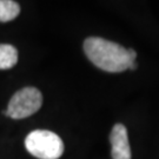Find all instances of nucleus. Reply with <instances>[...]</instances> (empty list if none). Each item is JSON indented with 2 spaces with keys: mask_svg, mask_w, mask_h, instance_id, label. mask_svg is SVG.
Segmentation results:
<instances>
[{
  "mask_svg": "<svg viewBox=\"0 0 159 159\" xmlns=\"http://www.w3.org/2000/svg\"><path fill=\"white\" fill-rule=\"evenodd\" d=\"M137 67H138V65H137V63H136V61H133V63H131V64H130V67H129V68L133 71V70H136Z\"/></svg>",
  "mask_w": 159,
  "mask_h": 159,
  "instance_id": "obj_7",
  "label": "nucleus"
},
{
  "mask_svg": "<svg viewBox=\"0 0 159 159\" xmlns=\"http://www.w3.org/2000/svg\"><path fill=\"white\" fill-rule=\"evenodd\" d=\"M84 51L93 65L112 73L123 72L130 67L131 63L136 61L131 59L129 50L98 37H91L84 41Z\"/></svg>",
  "mask_w": 159,
  "mask_h": 159,
  "instance_id": "obj_1",
  "label": "nucleus"
},
{
  "mask_svg": "<svg viewBox=\"0 0 159 159\" xmlns=\"http://www.w3.org/2000/svg\"><path fill=\"white\" fill-rule=\"evenodd\" d=\"M43 105V96L35 87H24L16 92L4 113L12 119H24L39 111Z\"/></svg>",
  "mask_w": 159,
  "mask_h": 159,
  "instance_id": "obj_3",
  "label": "nucleus"
},
{
  "mask_svg": "<svg viewBox=\"0 0 159 159\" xmlns=\"http://www.w3.org/2000/svg\"><path fill=\"white\" fill-rule=\"evenodd\" d=\"M20 6L13 0H0V21L7 23L19 16Z\"/></svg>",
  "mask_w": 159,
  "mask_h": 159,
  "instance_id": "obj_6",
  "label": "nucleus"
},
{
  "mask_svg": "<svg viewBox=\"0 0 159 159\" xmlns=\"http://www.w3.org/2000/svg\"><path fill=\"white\" fill-rule=\"evenodd\" d=\"M111 156L113 159H131V148L127 130L123 124H116L110 134Z\"/></svg>",
  "mask_w": 159,
  "mask_h": 159,
  "instance_id": "obj_4",
  "label": "nucleus"
},
{
  "mask_svg": "<svg viewBox=\"0 0 159 159\" xmlns=\"http://www.w3.org/2000/svg\"><path fill=\"white\" fill-rule=\"evenodd\" d=\"M17 63V48L8 44H0V70H8Z\"/></svg>",
  "mask_w": 159,
  "mask_h": 159,
  "instance_id": "obj_5",
  "label": "nucleus"
},
{
  "mask_svg": "<svg viewBox=\"0 0 159 159\" xmlns=\"http://www.w3.org/2000/svg\"><path fill=\"white\" fill-rule=\"evenodd\" d=\"M25 148L38 159H59L64 153V143L57 133L34 130L25 139Z\"/></svg>",
  "mask_w": 159,
  "mask_h": 159,
  "instance_id": "obj_2",
  "label": "nucleus"
}]
</instances>
